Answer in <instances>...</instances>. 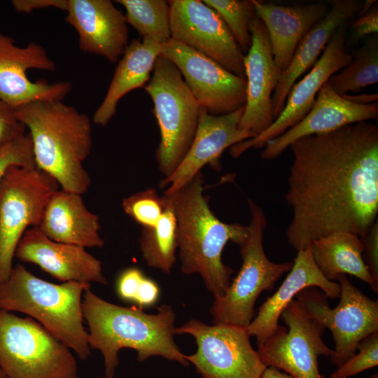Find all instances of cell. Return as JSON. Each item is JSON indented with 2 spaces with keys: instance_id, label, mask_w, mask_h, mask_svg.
I'll use <instances>...</instances> for the list:
<instances>
[{
  "instance_id": "cell-38",
  "label": "cell",
  "mask_w": 378,
  "mask_h": 378,
  "mask_svg": "<svg viewBox=\"0 0 378 378\" xmlns=\"http://www.w3.org/2000/svg\"><path fill=\"white\" fill-rule=\"evenodd\" d=\"M378 32V3L374 4L365 14L358 17L352 23L351 39L358 41L363 37Z\"/></svg>"
},
{
  "instance_id": "cell-20",
  "label": "cell",
  "mask_w": 378,
  "mask_h": 378,
  "mask_svg": "<svg viewBox=\"0 0 378 378\" xmlns=\"http://www.w3.org/2000/svg\"><path fill=\"white\" fill-rule=\"evenodd\" d=\"M15 256L33 263L62 282L106 284L102 262L83 247L53 241L38 227L25 231Z\"/></svg>"
},
{
  "instance_id": "cell-28",
  "label": "cell",
  "mask_w": 378,
  "mask_h": 378,
  "mask_svg": "<svg viewBox=\"0 0 378 378\" xmlns=\"http://www.w3.org/2000/svg\"><path fill=\"white\" fill-rule=\"evenodd\" d=\"M163 195L164 212L155 227H142L139 245L149 267L169 274L176 261V220L170 200Z\"/></svg>"
},
{
  "instance_id": "cell-45",
  "label": "cell",
  "mask_w": 378,
  "mask_h": 378,
  "mask_svg": "<svg viewBox=\"0 0 378 378\" xmlns=\"http://www.w3.org/2000/svg\"><path fill=\"white\" fill-rule=\"evenodd\" d=\"M369 378H378V374L377 373L373 374Z\"/></svg>"
},
{
  "instance_id": "cell-24",
  "label": "cell",
  "mask_w": 378,
  "mask_h": 378,
  "mask_svg": "<svg viewBox=\"0 0 378 378\" xmlns=\"http://www.w3.org/2000/svg\"><path fill=\"white\" fill-rule=\"evenodd\" d=\"M330 4L326 15L302 38L289 65L281 74L272 97L274 120L284 110L289 91L297 79L314 66L332 34L359 12L363 1L333 0Z\"/></svg>"
},
{
  "instance_id": "cell-37",
  "label": "cell",
  "mask_w": 378,
  "mask_h": 378,
  "mask_svg": "<svg viewBox=\"0 0 378 378\" xmlns=\"http://www.w3.org/2000/svg\"><path fill=\"white\" fill-rule=\"evenodd\" d=\"M144 276L141 270L136 267L124 270L118 276L116 282V293L118 297L124 301L134 302Z\"/></svg>"
},
{
  "instance_id": "cell-15",
  "label": "cell",
  "mask_w": 378,
  "mask_h": 378,
  "mask_svg": "<svg viewBox=\"0 0 378 378\" xmlns=\"http://www.w3.org/2000/svg\"><path fill=\"white\" fill-rule=\"evenodd\" d=\"M347 27L348 22L335 31L312 69L294 83L284 110L272 125L255 137L230 147V153L233 158L239 157L251 148H264L268 141L293 127L308 113L321 87L352 60V55L346 46Z\"/></svg>"
},
{
  "instance_id": "cell-1",
  "label": "cell",
  "mask_w": 378,
  "mask_h": 378,
  "mask_svg": "<svg viewBox=\"0 0 378 378\" xmlns=\"http://www.w3.org/2000/svg\"><path fill=\"white\" fill-rule=\"evenodd\" d=\"M286 235L297 251L336 232L363 237L378 214V126L362 121L294 141Z\"/></svg>"
},
{
  "instance_id": "cell-25",
  "label": "cell",
  "mask_w": 378,
  "mask_h": 378,
  "mask_svg": "<svg viewBox=\"0 0 378 378\" xmlns=\"http://www.w3.org/2000/svg\"><path fill=\"white\" fill-rule=\"evenodd\" d=\"M38 229L49 239L86 248H102L99 216L86 207L82 195L59 188L49 199Z\"/></svg>"
},
{
  "instance_id": "cell-22",
  "label": "cell",
  "mask_w": 378,
  "mask_h": 378,
  "mask_svg": "<svg viewBox=\"0 0 378 378\" xmlns=\"http://www.w3.org/2000/svg\"><path fill=\"white\" fill-rule=\"evenodd\" d=\"M310 244L297 251L286 279L279 289L262 304L257 316L246 328L250 337H255L258 347L274 332L279 325L283 310L302 290L317 287L327 298H340L339 283L327 279L317 268L312 256Z\"/></svg>"
},
{
  "instance_id": "cell-18",
  "label": "cell",
  "mask_w": 378,
  "mask_h": 378,
  "mask_svg": "<svg viewBox=\"0 0 378 378\" xmlns=\"http://www.w3.org/2000/svg\"><path fill=\"white\" fill-rule=\"evenodd\" d=\"M244 106L221 115L209 114L200 107L197 132L188 152L174 172L159 184L161 188H167L164 192L178 190L206 164L219 169V159L225 149L255 137L253 133L238 128Z\"/></svg>"
},
{
  "instance_id": "cell-32",
  "label": "cell",
  "mask_w": 378,
  "mask_h": 378,
  "mask_svg": "<svg viewBox=\"0 0 378 378\" xmlns=\"http://www.w3.org/2000/svg\"><path fill=\"white\" fill-rule=\"evenodd\" d=\"M164 204V195L160 196L153 188L132 194L122 202L124 212L143 227H152L158 224Z\"/></svg>"
},
{
  "instance_id": "cell-43",
  "label": "cell",
  "mask_w": 378,
  "mask_h": 378,
  "mask_svg": "<svg viewBox=\"0 0 378 378\" xmlns=\"http://www.w3.org/2000/svg\"><path fill=\"white\" fill-rule=\"evenodd\" d=\"M376 1H374V0H365V1H363V4L360 10H359V12L357 13L358 17L363 15V14H365L366 12H368Z\"/></svg>"
},
{
  "instance_id": "cell-5",
  "label": "cell",
  "mask_w": 378,
  "mask_h": 378,
  "mask_svg": "<svg viewBox=\"0 0 378 378\" xmlns=\"http://www.w3.org/2000/svg\"><path fill=\"white\" fill-rule=\"evenodd\" d=\"M90 285L76 281L53 284L18 264L0 285V309L29 316L80 359L86 360L91 349L83 326L82 298Z\"/></svg>"
},
{
  "instance_id": "cell-26",
  "label": "cell",
  "mask_w": 378,
  "mask_h": 378,
  "mask_svg": "<svg viewBox=\"0 0 378 378\" xmlns=\"http://www.w3.org/2000/svg\"><path fill=\"white\" fill-rule=\"evenodd\" d=\"M162 46L148 38L133 39L128 44L118 61L106 95L94 113V124L106 126L115 115L120 99L130 91L145 86Z\"/></svg>"
},
{
  "instance_id": "cell-29",
  "label": "cell",
  "mask_w": 378,
  "mask_h": 378,
  "mask_svg": "<svg viewBox=\"0 0 378 378\" xmlns=\"http://www.w3.org/2000/svg\"><path fill=\"white\" fill-rule=\"evenodd\" d=\"M352 55V60L328 80L340 95L355 94L378 82V34L370 35L364 45Z\"/></svg>"
},
{
  "instance_id": "cell-30",
  "label": "cell",
  "mask_w": 378,
  "mask_h": 378,
  "mask_svg": "<svg viewBox=\"0 0 378 378\" xmlns=\"http://www.w3.org/2000/svg\"><path fill=\"white\" fill-rule=\"evenodd\" d=\"M126 13L127 24L132 26L142 38L164 45L172 38L170 8L164 0H117Z\"/></svg>"
},
{
  "instance_id": "cell-14",
  "label": "cell",
  "mask_w": 378,
  "mask_h": 378,
  "mask_svg": "<svg viewBox=\"0 0 378 378\" xmlns=\"http://www.w3.org/2000/svg\"><path fill=\"white\" fill-rule=\"evenodd\" d=\"M172 38L246 78L245 54L220 15L200 0H170Z\"/></svg>"
},
{
  "instance_id": "cell-42",
  "label": "cell",
  "mask_w": 378,
  "mask_h": 378,
  "mask_svg": "<svg viewBox=\"0 0 378 378\" xmlns=\"http://www.w3.org/2000/svg\"><path fill=\"white\" fill-rule=\"evenodd\" d=\"M261 378H293L286 372H282L280 370L273 368L267 367L264 370Z\"/></svg>"
},
{
  "instance_id": "cell-11",
  "label": "cell",
  "mask_w": 378,
  "mask_h": 378,
  "mask_svg": "<svg viewBox=\"0 0 378 378\" xmlns=\"http://www.w3.org/2000/svg\"><path fill=\"white\" fill-rule=\"evenodd\" d=\"M174 332L195 338L197 351L186 359L202 378H261L267 368L244 328L208 325L193 318L175 328Z\"/></svg>"
},
{
  "instance_id": "cell-36",
  "label": "cell",
  "mask_w": 378,
  "mask_h": 378,
  "mask_svg": "<svg viewBox=\"0 0 378 378\" xmlns=\"http://www.w3.org/2000/svg\"><path fill=\"white\" fill-rule=\"evenodd\" d=\"M363 244L364 261L374 284V292L378 293V222L376 220L368 232L360 238Z\"/></svg>"
},
{
  "instance_id": "cell-12",
  "label": "cell",
  "mask_w": 378,
  "mask_h": 378,
  "mask_svg": "<svg viewBox=\"0 0 378 378\" xmlns=\"http://www.w3.org/2000/svg\"><path fill=\"white\" fill-rule=\"evenodd\" d=\"M288 329L278 325L258 354L266 367L284 370L293 378H322L318 358L330 357L333 349L323 342L325 328L298 300H293L280 316Z\"/></svg>"
},
{
  "instance_id": "cell-16",
  "label": "cell",
  "mask_w": 378,
  "mask_h": 378,
  "mask_svg": "<svg viewBox=\"0 0 378 378\" xmlns=\"http://www.w3.org/2000/svg\"><path fill=\"white\" fill-rule=\"evenodd\" d=\"M32 69L54 71L56 64L42 46L30 42L19 47L11 37L0 33L1 99L15 108L38 100L62 101L71 91L69 81L31 80L27 72Z\"/></svg>"
},
{
  "instance_id": "cell-4",
  "label": "cell",
  "mask_w": 378,
  "mask_h": 378,
  "mask_svg": "<svg viewBox=\"0 0 378 378\" xmlns=\"http://www.w3.org/2000/svg\"><path fill=\"white\" fill-rule=\"evenodd\" d=\"M15 111L30 135L36 167L53 177L61 189L85 193L91 179L84 162L92 146L88 115L59 100L34 101Z\"/></svg>"
},
{
  "instance_id": "cell-19",
  "label": "cell",
  "mask_w": 378,
  "mask_h": 378,
  "mask_svg": "<svg viewBox=\"0 0 378 378\" xmlns=\"http://www.w3.org/2000/svg\"><path fill=\"white\" fill-rule=\"evenodd\" d=\"M64 11L81 50L112 63L119 61L129 44V31L125 15L111 1L66 0Z\"/></svg>"
},
{
  "instance_id": "cell-34",
  "label": "cell",
  "mask_w": 378,
  "mask_h": 378,
  "mask_svg": "<svg viewBox=\"0 0 378 378\" xmlns=\"http://www.w3.org/2000/svg\"><path fill=\"white\" fill-rule=\"evenodd\" d=\"M12 165L36 166L31 139L28 132L0 148V180Z\"/></svg>"
},
{
  "instance_id": "cell-31",
  "label": "cell",
  "mask_w": 378,
  "mask_h": 378,
  "mask_svg": "<svg viewBox=\"0 0 378 378\" xmlns=\"http://www.w3.org/2000/svg\"><path fill=\"white\" fill-rule=\"evenodd\" d=\"M224 21L241 51L246 55L251 45L249 24L256 16L252 0H203Z\"/></svg>"
},
{
  "instance_id": "cell-44",
  "label": "cell",
  "mask_w": 378,
  "mask_h": 378,
  "mask_svg": "<svg viewBox=\"0 0 378 378\" xmlns=\"http://www.w3.org/2000/svg\"><path fill=\"white\" fill-rule=\"evenodd\" d=\"M0 378H7L4 372L0 368Z\"/></svg>"
},
{
  "instance_id": "cell-3",
  "label": "cell",
  "mask_w": 378,
  "mask_h": 378,
  "mask_svg": "<svg viewBox=\"0 0 378 378\" xmlns=\"http://www.w3.org/2000/svg\"><path fill=\"white\" fill-rule=\"evenodd\" d=\"M202 172L178 190L165 193L176 220V245L183 274H198L214 298L222 297L230 284L233 270L221 258L226 244L239 246L248 239V225L225 223L211 211L203 194Z\"/></svg>"
},
{
  "instance_id": "cell-13",
  "label": "cell",
  "mask_w": 378,
  "mask_h": 378,
  "mask_svg": "<svg viewBox=\"0 0 378 378\" xmlns=\"http://www.w3.org/2000/svg\"><path fill=\"white\" fill-rule=\"evenodd\" d=\"M160 56L175 64L200 106L209 114H227L245 105L246 78L172 38L163 45Z\"/></svg>"
},
{
  "instance_id": "cell-23",
  "label": "cell",
  "mask_w": 378,
  "mask_h": 378,
  "mask_svg": "<svg viewBox=\"0 0 378 378\" xmlns=\"http://www.w3.org/2000/svg\"><path fill=\"white\" fill-rule=\"evenodd\" d=\"M252 1L258 18L266 28L274 63L281 73L289 65L302 38L330 9L326 1L288 6Z\"/></svg>"
},
{
  "instance_id": "cell-46",
  "label": "cell",
  "mask_w": 378,
  "mask_h": 378,
  "mask_svg": "<svg viewBox=\"0 0 378 378\" xmlns=\"http://www.w3.org/2000/svg\"><path fill=\"white\" fill-rule=\"evenodd\" d=\"M97 378H108V377H97Z\"/></svg>"
},
{
  "instance_id": "cell-33",
  "label": "cell",
  "mask_w": 378,
  "mask_h": 378,
  "mask_svg": "<svg viewBox=\"0 0 378 378\" xmlns=\"http://www.w3.org/2000/svg\"><path fill=\"white\" fill-rule=\"evenodd\" d=\"M358 352L330 374V378H349L378 365V331L363 339L357 346Z\"/></svg>"
},
{
  "instance_id": "cell-8",
  "label": "cell",
  "mask_w": 378,
  "mask_h": 378,
  "mask_svg": "<svg viewBox=\"0 0 378 378\" xmlns=\"http://www.w3.org/2000/svg\"><path fill=\"white\" fill-rule=\"evenodd\" d=\"M251 220L249 235L240 246L242 265L225 293L214 298L210 313L215 324L246 328L255 315V303L264 290H271L278 279L289 272L293 262H273L267 257L262 244L267 225L262 209L248 200Z\"/></svg>"
},
{
  "instance_id": "cell-21",
  "label": "cell",
  "mask_w": 378,
  "mask_h": 378,
  "mask_svg": "<svg viewBox=\"0 0 378 378\" xmlns=\"http://www.w3.org/2000/svg\"><path fill=\"white\" fill-rule=\"evenodd\" d=\"M377 118V102L363 105L349 102L338 94L327 81L318 91L308 113L293 127L268 141L260 155L263 160H270L301 138Z\"/></svg>"
},
{
  "instance_id": "cell-6",
  "label": "cell",
  "mask_w": 378,
  "mask_h": 378,
  "mask_svg": "<svg viewBox=\"0 0 378 378\" xmlns=\"http://www.w3.org/2000/svg\"><path fill=\"white\" fill-rule=\"evenodd\" d=\"M153 102L160 141L155 157L160 173L170 176L181 164L195 139L200 106L183 76L169 59L159 56L153 76L144 87Z\"/></svg>"
},
{
  "instance_id": "cell-39",
  "label": "cell",
  "mask_w": 378,
  "mask_h": 378,
  "mask_svg": "<svg viewBox=\"0 0 378 378\" xmlns=\"http://www.w3.org/2000/svg\"><path fill=\"white\" fill-rule=\"evenodd\" d=\"M159 296L160 288L157 283L145 276L141 282L133 303L143 309L153 305Z\"/></svg>"
},
{
  "instance_id": "cell-9",
  "label": "cell",
  "mask_w": 378,
  "mask_h": 378,
  "mask_svg": "<svg viewBox=\"0 0 378 378\" xmlns=\"http://www.w3.org/2000/svg\"><path fill=\"white\" fill-rule=\"evenodd\" d=\"M57 181L36 166H10L0 180V285L9 277L20 240L38 227Z\"/></svg>"
},
{
  "instance_id": "cell-2",
  "label": "cell",
  "mask_w": 378,
  "mask_h": 378,
  "mask_svg": "<svg viewBox=\"0 0 378 378\" xmlns=\"http://www.w3.org/2000/svg\"><path fill=\"white\" fill-rule=\"evenodd\" d=\"M82 309L89 328L88 344L102 353L105 377H114L123 348L134 349L139 362L159 356L189 365L174 341L175 313L170 305L162 304L158 313L150 314L137 306L107 302L89 289L83 294Z\"/></svg>"
},
{
  "instance_id": "cell-35",
  "label": "cell",
  "mask_w": 378,
  "mask_h": 378,
  "mask_svg": "<svg viewBox=\"0 0 378 378\" xmlns=\"http://www.w3.org/2000/svg\"><path fill=\"white\" fill-rule=\"evenodd\" d=\"M27 131L17 118L15 108L0 99V148Z\"/></svg>"
},
{
  "instance_id": "cell-27",
  "label": "cell",
  "mask_w": 378,
  "mask_h": 378,
  "mask_svg": "<svg viewBox=\"0 0 378 378\" xmlns=\"http://www.w3.org/2000/svg\"><path fill=\"white\" fill-rule=\"evenodd\" d=\"M310 247L316 266L327 279L335 281L339 275L350 274L368 284L374 291L360 237L350 232H336L312 241Z\"/></svg>"
},
{
  "instance_id": "cell-17",
  "label": "cell",
  "mask_w": 378,
  "mask_h": 378,
  "mask_svg": "<svg viewBox=\"0 0 378 378\" xmlns=\"http://www.w3.org/2000/svg\"><path fill=\"white\" fill-rule=\"evenodd\" d=\"M249 31L251 45L244 62L246 102L238 128L256 136L274 121L272 97L281 72L274 63L266 28L257 15L249 24Z\"/></svg>"
},
{
  "instance_id": "cell-40",
  "label": "cell",
  "mask_w": 378,
  "mask_h": 378,
  "mask_svg": "<svg viewBox=\"0 0 378 378\" xmlns=\"http://www.w3.org/2000/svg\"><path fill=\"white\" fill-rule=\"evenodd\" d=\"M11 4L17 11L29 13L36 9L49 7L65 10L66 0H13Z\"/></svg>"
},
{
  "instance_id": "cell-7",
  "label": "cell",
  "mask_w": 378,
  "mask_h": 378,
  "mask_svg": "<svg viewBox=\"0 0 378 378\" xmlns=\"http://www.w3.org/2000/svg\"><path fill=\"white\" fill-rule=\"evenodd\" d=\"M0 368L7 378H78L76 360L31 317L0 309Z\"/></svg>"
},
{
  "instance_id": "cell-41",
  "label": "cell",
  "mask_w": 378,
  "mask_h": 378,
  "mask_svg": "<svg viewBox=\"0 0 378 378\" xmlns=\"http://www.w3.org/2000/svg\"><path fill=\"white\" fill-rule=\"evenodd\" d=\"M342 96L349 102L363 105L375 103L377 102L378 100L377 93H363L358 94H347Z\"/></svg>"
},
{
  "instance_id": "cell-10",
  "label": "cell",
  "mask_w": 378,
  "mask_h": 378,
  "mask_svg": "<svg viewBox=\"0 0 378 378\" xmlns=\"http://www.w3.org/2000/svg\"><path fill=\"white\" fill-rule=\"evenodd\" d=\"M337 280L340 300L334 308L329 306L325 294L316 289L302 290L296 300L313 318L331 331L335 347L330 358L338 368L356 354L363 339L378 331V301L365 295L346 275H339Z\"/></svg>"
}]
</instances>
